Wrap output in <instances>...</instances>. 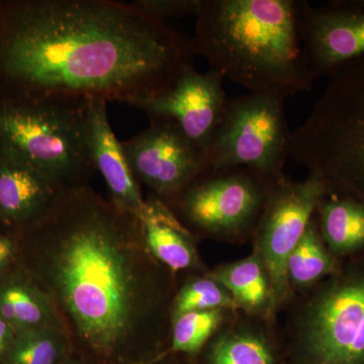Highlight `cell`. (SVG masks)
Here are the masks:
<instances>
[{"mask_svg":"<svg viewBox=\"0 0 364 364\" xmlns=\"http://www.w3.org/2000/svg\"><path fill=\"white\" fill-rule=\"evenodd\" d=\"M18 264L51 301L75 355L147 364L170 339L174 274L148 250L136 215L88 184L63 186L14 232Z\"/></svg>","mask_w":364,"mask_h":364,"instance_id":"obj_1","label":"cell"},{"mask_svg":"<svg viewBox=\"0 0 364 364\" xmlns=\"http://www.w3.org/2000/svg\"><path fill=\"white\" fill-rule=\"evenodd\" d=\"M191 40L130 2L0 1V92L133 107L176 83Z\"/></svg>","mask_w":364,"mask_h":364,"instance_id":"obj_2","label":"cell"},{"mask_svg":"<svg viewBox=\"0 0 364 364\" xmlns=\"http://www.w3.org/2000/svg\"><path fill=\"white\" fill-rule=\"evenodd\" d=\"M298 0H203L193 55L250 93L289 97L312 90Z\"/></svg>","mask_w":364,"mask_h":364,"instance_id":"obj_3","label":"cell"},{"mask_svg":"<svg viewBox=\"0 0 364 364\" xmlns=\"http://www.w3.org/2000/svg\"><path fill=\"white\" fill-rule=\"evenodd\" d=\"M289 157L331 195L364 202V55L328 76L310 114L291 133Z\"/></svg>","mask_w":364,"mask_h":364,"instance_id":"obj_4","label":"cell"},{"mask_svg":"<svg viewBox=\"0 0 364 364\" xmlns=\"http://www.w3.org/2000/svg\"><path fill=\"white\" fill-rule=\"evenodd\" d=\"M87 102L0 92V152L60 186L88 184L95 170L86 141Z\"/></svg>","mask_w":364,"mask_h":364,"instance_id":"obj_5","label":"cell"},{"mask_svg":"<svg viewBox=\"0 0 364 364\" xmlns=\"http://www.w3.org/2000/svg\"><path fill=\"white\" fill-rule=\"evenodd\" d=\"M298 364H364V268L328 277L294 325Z\"/></svg>","mask_w":364,"mask_h":364,"instance_id":"obj_6","label":"cell"},{"mask_svg":"<svg viewBox=\"0 0 364 364\" xmlns=\"http://www.w3.org/2000/svg\"><path fill=\"white\" fill-rule=\"evenodd\" d=\"M286 100L264 93L229 100L208 146V169L245 167L269 179L282 176L291 133L284 112Z\"/></svg>","mask_w":364,"mask_h":364,"instance_id":"obj_7","label":"cell"},{"mask_svg":"<svg viewBox=\"0 0 364 364\" xmlns=\"http://www.w3.org/2000/svg\"><path fill=\"white\" fill-rule=\"evenodd\" d=\"M272 181L245 167L208 169L182 193L172 210L193 233L238 240L254 234Z\"/></svg>","mask_w":364,"mask_h":364,"instance_id":"obj_8","label":"cell"},{"mask_svg":"<svg viewBox=\"0 0 364 364\" xmlns=\"http://www.w3.org/2000/svg\"><path fill=\"white\" fill-rule=\"evenodd\" d=\"M328 195L324 182L311 174L299 181H291L282 174L270 183L267 203L253 235L277 306L286 301L291 291L287 274L289 255Z\"/></svg>","mask_w":364,"mask_h":364,"instance_id":"obj_9","label":"cell"},{"mask_svg":"<svg viewBox=\"0 0 364 364\" xmlns=\"http://www.w3.org/2000/svg\"><path fill=\"white\" fill-rule=\"evenodd\" d=\"M122 146L136 181L171 208L182 193L208 170L205 152L170 119H150L149 127Z\"/></svg>","mask_w":364,"mask_h":364,"instance_id":"obj_10","label":"cell"},{"mask_svg":"<svg viewBox=\"0 0 364 364\" xmlns=\"http://www.w3.org/2000/svg\"><path fill=\"white\" fill-rule=\"evenodd\" d=\"M299 33L314 80L364 55V0L301 2Z\"/></svg>","mask_w":364,"mask_h":364,"instance_id":"obj_11","label":"cell"},{"mask_svg":"<svg viewBox=\"0 0 364 364\" xmlns=\"http://www.w3.org/2000/svg\"><path fill=\"white\" fill-rule=\"evenodd\" d=\"M225 78L214 70L196 71L193 64L186 67L168 90L146 98L133 105L149 119L174 122L189 140L205 152L221 123L228 105Z\"/></svg>","mask_w":364,"mask_h":364,"instance_id":"obj_12","label":"cell"},{"mask_svg":"<svg viewBox=\"0 0 364 364\" xmlns=\"http://www.w3.org/2000/svg\"><path fill=\"white\" fill-rule=\"evenodd\" d=\"M86 141L93 167L109 189V200L127 212L140 214L145 198L124 156L122 142L112 130L105 100H88Z\"/></svg>","mask_w":364,"mask_h":364,"instance_id":"obj_13","label":"cell"},{"mask_svg":"<svg viewBox=\"0 0 364 364\" xmlns=\"http://www.w3.org/2000/svg\"><path fill=\"white\" fill-rule=\"evenodd\" d=\"M61 188L37 170L0 152V229L18 232L37 222Z\"/></svg>","mask_w":364,"mask_h":364,"instance_id":"obj_14","label":"cell"},{"mask_svg":"<svg viewBox=\"0 0 364 364\" xmlns=\"http://www.w3.org/2000/svg\"><path fill=\"white\" fill-rule=\"evenodd\" d=\"M136 217L146 246L160 264L173 274L205 270L196 249L195 234L167 203L151 193Z\"/></svg>","mask_w":364,"mask_h":364,"instance_id":"obj_15","label":"cell"},{"mask_svg":"<svg viewBox=\"0 0 364 364\" xmlns=\"http://www.w3.org/2000/svg\"><path fill=\"white\" fill-rule=\"evenodd\" d=\"M0 315L16 333L63 328L47 294L18 263L0 274Z\"/></svg>","mask_w":364,"mask_h":364,"instance_id":"obj_16","label":"cell"},{"mask_svg":"<svg viewBox=\"0 0 364 364\" xmlns=\"http://www.w3.org/2000/svg\"><path fill=\"white\" fill-rule=\"evenodd\" d=\"M229 291L237 308L255 317L268 318L277 308L267 267L259 253L207 272Z\"/></svg>","mask_w":364,"mask_h":364,"instance_id":"obj_17","label":"cell"},{"mask_svg":"<svg viewBox=\"0 0 364 364\" xmlns=\"http://www.w3.org/2000/svg\"><path fill=\"white\" fill-rule=\"evenodd\" d=\"M316 214L318 231L333 255H347L364 248V202L329 193Z\"/></svg>","mask_w":364,"mask_h":364,"instance_id":"obj_18","label":"cell"},{"mask_svg":"<svg viewBox=\"0 0 364 364\" xmlns=\"http://www.w3.org/2000/svg\"><path fill=\"white\" fill-rule=\"evenodd\" d=\"M208 346V364H277L272 342L256 326L222 328Z\"/></svg>","mask_w":364,"mask_h":364,"instance_id":"obj_19","label":"cell"},{"mask_svg":"<svg viewBox=\"0 0 364 364\" xmlns=\"http://www.w3.org/2000/svg\"><path fill=\"white\" fill-rule=\"evenodd\" d=\"M338 272V262L323 241L314 217L287 260L289 289H309Z\"/></svg>","mask_w":364,"mask_h":364,"instance_id":"obj_20","label":"cell"},{"mask_svg":"<svg viewBox=\"0 0 364 364\" xmlns=\"http://www.w3.org/2000/svg\"><path fill=\"white\" fill-rule=\"evenodd\" d=\"M73 354L63 328H43L16 333L4 364H62Z\"/></svg>","mask_w":364,"mask_h":364,"instance_id":"obj_21","label":"cell"},{"mask_svg":"<svg viewBox=\"0 0 364 364\" xmlns=\"http://www.w3.org/2000/svg\"><path fill=\"white\" fill-rule=\"evenodd\" d=\"M231 311H196L182 314L171 321L170 351L196 355L224 327L227 313Z\"/></svg>","mask_w":364,"mask_h":364,"instance_id":"obj_22","label":"cell"},{"mask_svg":"<svg viewBox=\"0 0 364 364\" xmlns=\"http://www.w3.org/2000/svg\"><path fill=\"white\" fill-rule=\"evenodd\" d=\"M238 310L229 291L217 280L205 273L191 275L174 294L171 304V321L182 314L196 311Z\"/></svg>","mask_w":364,"mask_h":364,"instance_id":"obj_23","label":"cell"},{"mask_svg":"<svg viewBox=\"0 0 364 364\" xmlns=\"http://www.w3.org/2000/svg\"><path fill=\"white\" fill-rule=\"evenodd\" d=\"M130 4L151 18L163 21L164 18L198 16L203 0H136Z\"/></svg>","mask_w":364,"mask_h":364,"instance_id":"obj_24","label":"cell"},{"mask_svg":"<svg viewBox=\"0 0 364 364\" xmlns=\"http://www.w3.org/2000/svg\"><path fill=\"white\" fill-rule=\"evenodd\" d=\"M20 256V243L14 232L0 229V274L16 265Z\"/></svg>","mask_w":364,"mask_h":364,"instance_id":"obj_25","label":"cell"},{"mask_svg":"<svg viewBox=\"0 0 364 364\" xmlns=\"http://www.w3.org/2000/svg\"><path fill=\"white\" fill-rule=\"evenodd\" d=\"M16 335V330L0 315V364H4L6 360Z\"/></svg>","mask_w":364,"mask_h":364,"instance_id":"obj_26","label":"cell"},{"mask_svg":"<svg viewBox=\"0 0 364 364\" xmlns=\"http://www.w3.org/2000/svg\"><path fill=\"white\" fill-rule=\"evenodd\" d=\"M62 364H91L88 363V361L85 360V359L78 358L77 355L73 354L70 358L67 359V360L64 361Z\"/></svg>","mask_w":364,"mask_h":364,"instance_id":"obj_27","label":"cell"},{"mask_svg":"<svg viewBox=\"0 0 364 364\" xmlns=\"http://www.w3.org/2000/svg\"><path fill=\"white\" fill-rule=\"evenodd\" d=\"M147 364H171V363H168V361L163 360V359H161V356H160V358L155 359V360L150 361V363H148Z\"/></svg>","mask_w":364,"mask_h":364,"instance_id":"obj_28","label":"cell"}]
</instances>
